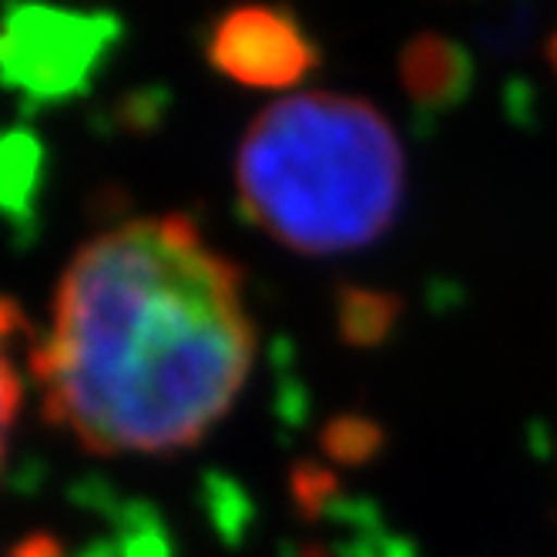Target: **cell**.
Returning <instances> with one entry per match:
<instances>
[{"label": "cell", "mask_w": 557, "mask_h": 557, "mask_svg": "<svg viewBox=\"0 0 557 557\" xmlns=\"http://www.w3.org/2000/svg\"><path fill=\"white\" fill-rule=\"evenodd\" d=\"M209 64L243 88H296L320 61L299 17L272 4H243L222 14L206 45Z\"/></svg>", "instance_id": "obj_4"}, {"label": "cell", "mask_w": 557, "mask_h": 557, "mask_svg": "<svg viewBox=\"0 0 557 557\" xmlns=\"http://www.w3.org/2000/svg\"><path fill=\"white\" fill-rule=\"evenodd\" d=\"M30 175H34V148L24 138L0 145V195L14 198L30 185Z\"/></svg>", "instance_id": "obj_7"}, {"label": "cell", "mask_w": 557, "mask_h": 557, "mask_svg": "<svg viewBox=\"0 0 557 557\" xmlns=\"http://www.w3.org/2000/svg\"><path fill=\"white\" fill-rule=\"evenodd\" d=\"M246 215L302 256L367 249L393 225L407 191V154L363 98L302 91L269 104L235 154Z\"/></svg>", "instance_id": "obj_2"}, {"label": "cell", "mask_w": 557, "mask_h": 557, "mask_svg": "<svg viewBox=\"0 0 557 557\" xmlns=\"http://www.w3.org/2000/svg\"><path fill=\"white\" fill-rule=\"evenodd\" d=\"M11 306L0 302V463H4V450H8V433H11V423L17 417V407H21V380H17V370H14V360H11Z\"/></svg>", "instance_id": "obj_6"}, {"label": "cell", "mask_w": 557, "mask_h": 557, "mask_svg": "<svg viewBox=\"0 0 557 557\" xmlns=\"http://www.w3.org/2000/svg\"><path fill=\"white\" fill-rule=\"evenodd\" d=\"M547 61H550V67L557 71V30H554V37H550V45H547Z\"/></svg>", "instance_id": "obj_8"}, {"label": "cell", "mask_w": 557, "mask_h": 557, "mask_svg": "<svg viewBox=\"0 0 557 557\" xmlns=\"http://www.w3.org/2000/svg\"><path fill=\"white\" fill-rule=\"evenodd\" d=\"M463 74H467V58L463 51L447 41L441 34H420L407 45L400 58V77L404 88L417 101H447L463 88Z\"/></svg>", "instance_id": "obj_5"}, {"label": "cell", "mask_w": 557, "mask_h": 557, "mask_svg": "<svg viewBox=\"0 0 557 557\" xmlns=\"http://www.w3.org/2000/svg\"><path fill=\"white\" fill-rule=\"evenodd\" d=\"M246 278L185 215L135 219L64 269L34 356L51 420L95 454L195 447L256 367Z\"/></svg>", "instance_id": "obj_1"}, {"label": "cell", "mask_w": 557, "mask_h": 557, "mask_svg": "<svg viewBox=\"0 0 557 557\" xmlns=\"http://www.w3.org/2000/svg\"><path fill=\"white\" fill-rule=\"evenodd\" d=\"M114 17L51 4H17L0 21V82L37 104L85 91L114 41Z\"/></svg>", "instance_id": "obj_3"}]
</instances>
